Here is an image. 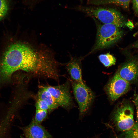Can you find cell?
Masks as SVG:
<instances>
[{
    "mask_svg": "<svg viewBox=\"0 0 138 138\" xmlns=\"http://www.w3.org/2000/svg\"><path fill=\"white\" fill-rule=\"evenodd\" d=\"M19 70L33 77L53 79L55 76L53 63L49 57L38 56L29 47L17 43L9 47L0 63V83L10 81L12 74Z\"/></svg>",
    "mask_w": 138,
    "mask_h": 138,
    "instance_id": "cell-1",
    "label": "cell"
},
{
    "mask_svg": "<svg viewBox=\"0 0 138 138\" xmlns=\"http://www.w3.org/2000/svg\"><path fill=\"white\" fill-rule=\"evenodd\" d=\"M79 9L98 20L104 24H111L120 28L126 26V22L118 10L114 8L80 6Z\"/></svg>",
    "mask_w": 138,
    "mask_h": 138,
    "instance_id": "cell-2",
    "label": "cell"
},
{
    "mask_svg": "<svg viewBox=\"0 0 138 138\" xmlns=\"http://www.w3.org/2000/svg\"><path fill=\"white\" fill-rule=\"evenodd\" d=\"M123 34L122 31L115 25H99L97 28L96 41L92 52L112 45L120 39Z\"/></svg>",
    "mask_w": 138,
    "mask_h": 138,
    "instance_id": "cell-3",
    "label": "cell"
},
{
    "mask_svg": "<svg viewBox=\"0 0 138 138\" xmlns=\"http://www.w3.org/2000/svg\"><path fill=\"white\" fill-rule=\"evenodd\" d=\"M112 120L117 130L123 132L128 131L134 125V111L129 104L119 105L114 111Z\"/></svg>",
    "mask_w": 138,
    "mask_h": 138,
    "instance_id": "cell-4",
    "label": "cell"
},
{
    "mask_svg": "<svg viewBox=\"0 0 138 138\" xmlns=\"http://www.w3.org/2000/svg\"><path fill=\"white\" fill-rule=\"evenodd\" d=\"M49 91L58 104L59 107L68 110L73 105L70 91V83L67 80L64 83L56 86L41 85Z\"/></svg>",
    "mask_w": 138,
    "mask_h": 138,
    "instance_id": "cell-5",
    "label": "cell"
},
{
    "mask_svg": "<svg viewBox=\"0 0 138 138\" xmlns=\"http://www.w3.org/2000/svg\"><path fill=\"white\" fill-rule=\"evenodd\" d=\"M75 99L79 108L80 114L83 115L89 109L94 99L93 93L85 84L72 81Z\"/></svg>",
    "mask_w": 138,
    "mask_h": 138,
    "instance_id": "cell-6",
    "label": "cell"
},
{
    "mask_svg": "<svg viewBox=\"0 0 138 138\" xmlns=\"http://www.w3.org/2000/svg\"><path fill=\"white\" fill-rule=\"evenodd\" d=\"M130 83L116 73L107 84L106 89L110 99L114 101L129 90Z\"/></svg>",
    "mask_w": 138,
    "mask_h": 138,
    "instance_id": "cell-7",
    "label": "cell"
},
{
    "mask_svg": "<svg viewBox=\"0 0 138 138\" xmlns=\"http://www.w3.org/2000/svg\"><path fill=\"white\" fill-rule=\"evenodd\" d=\"M129 83L138 77V58H133L124 64L116 73Z\"/></svg>",
    "mask_w": 138,
    "mask_h": 138,
    "instance_id": "cell-8",
    "label": "cell"
},
{
    "mask_svg": "<svg viewBox=\"0 0 138 138\" xmlns=\"http://www.w3.org/2000/svg\"><path fill=\"white\" fill-rule=\"evenodd\" d=\"M26 138H51V136L40 124L36 123L33 118L28 126L23 128Z\"/></svg>",
    "mask_w": 138,
    "mask_h": 138,
    "instance_id": "cell-9",
    "label": "cell"
},
{
    "mask_svg": "<svg viewBox=\"0 0 138 138\" xmlns=\"http://www.w3.org/2000/svg\"><path fill=\"white\" fill-rule=\"evenodd\" d=\"M66 68L73 81L85 84L82 78L79 63L76 59H72L66 65Z\"/></svg>",
    "mask_w": 138,
    "mask_h": 138,
    "instance_id": "cell-10",
    "label": "cell"
},
{
    "mask_svg": "<svg viewBox=\"0 0 138 138\" xmlns=\"http://www.w3.org/2000/svg\"><path fill=\"white\" fill-rule=\"evenodd\" d=\"M38 87V91L35 95L34 99H40L46 102L49 107V112L59 107L56 101L49 91L44 89L41 85H39Z\"/></svg>",
    "mask_w": 138,
    "mask_h": 138,
    "instance_id": "cell-11",
    "label": "cell"
},
{
    "mask_svg": "<svg viewBox=\"0 0 138 138\" xmlns=\"http://www.w3.org/2000/svg\"><path fill=\"white\" fill-rule=\"evenodd\" d=\"M131 0H88L87 4L95 5L112 4L125 9H129Z\"/></svg>",
    "mask_w": 138,
    "mask_h": 138,
    "instance_id": "cell-12",
    "label": "cell"
},
{
    "mask_svg": "<svg viewBox=\"0 0 138 138\" xmlns=\"http://www.w3.org/2000/svg\"><path fill=\"white\" fill-rule=\"evenodd\" d=\"M119 138H138V121L137 120L131 129L124 132Z\"/></svg>",
    "mask_w": 138,
    "mask_h": 138,
    "instance_id": "cell-13",
    "label": "cell"
},
{
    "mask_svg": "<svg viewBox=\"0 0 138 138\" xmlns=\"http://www.w3.org/2000/svg\"><path fill=\"white\" fill-rule=\"evenodd\" d=\"M99 59L101 62L106 67L114 65L116 62V59L114 57L108 53L100 55Z\"/></svg>",
    "mask_w": 138,
    "mask_h": 138,
    "instance_id": "cell-14",
    "label": "cell"
},
{
    "mask_svg": "<svg viewBox=\"0 0 138 138\" xmlns=\"http://www.w3.org/2000/svg\"><path fill=\"white\" fill-rule=\"evenodd\" d=\"M48 111L36 109L34 121L37 123L40 124L41 123L47 118Z\"/></svg>",
    "mask_w": 138,
    "mask_h": 138,
    "instance_id": "cell-15",
    "label": "cell"
},
{
    "mask_svg": "<svg viewBox=\"0 0 138 138\" xmlns=\"http://www.w3.org/2000/svg\"><path fill=\"white\" fill-rule=\"evenodd\" d=\"M9 9V0H0V21L7 14Z\"/></svg>",
    "mask_w": 138,
    "mask_h": 138,
    "instance_id": "cell-16",
    "label": "cell"
},
{
    "mask_svg": "<svg viewBox=\"0 0 138 138\" xmlns=\"http://www.w3.org/2000/svg\"><path fill=\"white\" fill-rule=\"evenodd\" d=\"M36 109L47 110L49 111L50 108L48 104L45 101L39 99H35Z\"/></svg>",
    "mask_w": 138,
    "mask_h": 138,
    "instance_id": "cell-17",
    "label": "cell"
},
{
    "mask_svg": "<svg viewBox=\"0 0 138 138\" xmlns=\"http://www.w3.org/2000/svg\"><path fill=\"white\" fill-rule=\"evenodd\" d=\"M133 7L134 12L138 17V0H132ZM138 35V30L134 36Z\"/></svg>",
    "mask_w": 138,
    "mask_h": 138,
    "instance_id": "cell-18",
    "label": "cell"
},
{
    "mask_svg": "<svg viewBox=\"0 0 138 138\" xmlns=\"http://www.w3.org/2000/svg\"><path fill=\"white\" fill-rule=\"evenodd\" d=\"M133 102L136 107L137 119V121H138V95H136L135 96L133 100Z\"/></svg>",
    "mask_w": 138,
    "mask_h": 138,
    "instance_id": "cell-19",
    "label": "cell"
},
{
    "mask_svg": "<svg viewBox=\"0 0 138 138\" xmlns=\"http://www.w3.org/2000/svg\"><path fill=\"white\" fill-rule=\"evenodd\" d=\"M126 26L130 29L133 28V23L131 21H129L127 22H126Z\"/></svg>",
    "mask_w": 138,
    "mask_h": 138,
    "instance_id": "cell-20",
    "label": "cell"
},
{
    "mask_svg": "<svg viewBox=\"0 0 138 138\" xmlns=\"http://www.w3.org/2000/svg\"><path fill=\"white\" fill-rule=\"evenodd\" d=\"M132 47L133 48L138 49V40L133 44Z\"/></svg>",
    "mask_w": 138,
    "mask_h": 138,
    "instance_id": "cell-21",
    "label": "cell"
}]
</instances>
